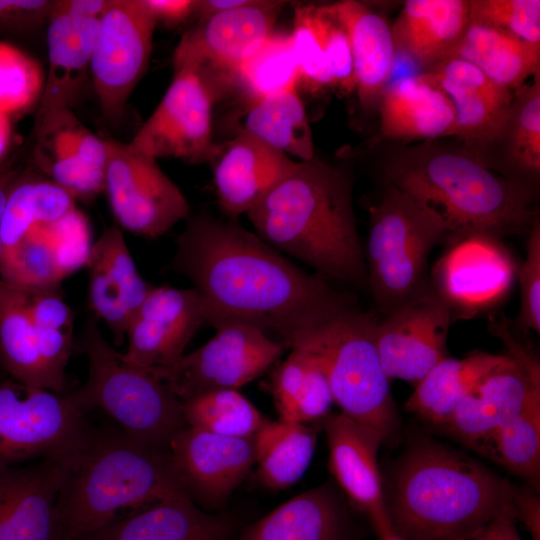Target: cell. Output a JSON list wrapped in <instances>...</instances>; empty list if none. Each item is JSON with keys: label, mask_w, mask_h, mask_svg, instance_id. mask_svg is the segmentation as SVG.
<instances>
[{"label": "cell", "mask_w": 540, "mask_h": 540, "mask_svg": "<svg viewBox=\"0 0 540 540\" xmlns=\"http://www.w3.org/2000/svg\"><path fill=\"white\" fill-rule=\"evenodd\" d=\"M512 504L467 540H523L517 530Z\"/></svg>", "instance_id": "52"}, {"label": "cell", "mask_w": 540, "mask_h": 540, "mask_svg": "<svg viewBox=\"0 0 540 540\" xmlns=\"http://www.w3.org/2000/svg\"><path fill=\"white\" fill-rule=\"evenodd\" d=\"M182 404L187 426L227 437H254L267 420L238 389L207 391Z\"/></svg>", "instance_id": "40"}, {"label": "cell", "mask_w": 540, "mask_h": 540, "mask_svg": "<svg viewBox=\"0 0 540 540\" xmlns=\"http://www.w3.org/2000/svg\"><path fill=\"white\" fill-rule=\"evenodd\" d=\"M514 491L470 456L426 439L401 457L385 507L406 540H467L512 504Z\"/></svg>", "instance_id": "4"}, {"label": "cell", "mask_w": 540, "mask_h": 540, "mask_svg": "<svg viewBox=\"0 0 540 540\" xmlns=\"http://www.w3.org/2000/svg\"><path fill=\"white\" fill-rule=\"evenodd\" d=\"M168 458L189 498L215 506L231 495L255 464L254 439L187 426L171 440Z\"/></svg>", "instance_id": "18"}, {"label": "cell", "mask_w": 540, "mask_h": 540, "mask_svg": "<svg viewBox=\"0 0 540 540\" xmlns=\"http://www.w3.org/2000/svg\"><path fill=\"white\" fill-rule=\"evenodd\" d=\"M463 59L499 85L515 91L539 74L540 45L469 22L451 58Z\"/></svg>", "instance_id": "33"}, {"label": "cell", "mask_w": 540, "mask_h": 540, "mask_svg": "<svg viewBox=\"0 0 540 540\" xmlns=\"http://www.w3.org/2000/svg\"><path fill=\"white\" fill-rule=\"evenodd\" d=\"M44 76L35 59L9 43L0 42V113L8 116L40 100Z\"/></svg>", "instance_id": "46"}, {"label": "cell", "mask_w": 540, "mask_h": 540, "mask_svg": "<svg viewBox=\"0 0 540 540\" xmlns=\"http://www.w3.org/2000/svg\"><path fill=\"white\" fill-rule=\"evenodd\" d=\"M513 511L516 520H520L528 529L532 540H540V503L539 498L530 491L515 488Z\"/></svg>", "instance_id": "53"}, {"label": "cell", "mask_w": 540, "mask_h": 540, "mask_svg": "<svg viewBox=\"0 0 540 540\" xmlns=\"http://www.w3.org/2000/svg\"><path fill=\"white\" fill-rule=\"evenodd\" d=\"M342 524L338 498L323 485L276 507L237 540H340Z\"/></svg>", "instance_id": "31"}, {"label": "cell", "mask_w": 540, "mask_h": 540, "mask_svg": "<svg viewBox=\"0 0 540 540\" xmlns=\"http://www.w3.org/2000/svg\"><path fill=\"white\" fill-rule=\"evenodd\" d=\"M209 161L219 205L229 218L247 214L296 162L241 130L216 146Z\"/></svg>", "instance_id": "25"}, {"label": "cell", "mask_w": 540, "mask_h": 540, "mask_svg": "<svg viewBox=\"0 0 540 540\" xmlns=\"http://www.w3.org/2000/svg\"><path fill=\"white\" fill-rule=\"evenodd\" d=\"M75 208V197L50 179L17 176L8 192L0 221L2 253L33 229L52 223Z\"/></svg>", "instance_id": "37"}, {"label": "cell", "mask_w": 540, "mask_h": 540, "mask_svg": "<svg viewBox=\"0 0 540 540\" xmlns=\"http://www.w3.org/2000/svg\"><path fill=\"white\" fill-rule=\"evenodd\" d=\"M284 5V1L249 0L241 7L200 18L174 51V70L194 72L218 98L275 32Z\"/></svg>", "instance_id": "10"}, {"label": "cell", "mask_w": 540, "mask_h": 540, "mask_svg": "<svg viewBox=\"0 0 540 540\" xmlns=\"http://www.w3.org/2000/svg\"><path fill=\"white\" fill-rule=\"evenodd\" d=\"M112 3L113 0H57L52 11L84 18H101Z\"/></svg>", "instance_id": "54"}, {"label": "cell", "mask_w": 540, "mask_h": 540, "mask_svg": "<svg viewBox=\"0 0 540 540\" xmlns=\"http://www.w3.org/2000/svg\"><path fill=\"white\" fill-rule=\"evenodd\" d=\"M324 418L329 468L338 485L353 504L368 514L376 531L390 524L377 462L382 438L341 412Z\"/></svg>", "instance_id": "22"}, {"label": "cell", "mask_w": 540, "mask_h": 540, "mask_svg": "<svg viewBox=\"0 0 540 540\" xmlns=\"http://www.w3.org/2000/svg\"><path fill=\"white\" fill-rule=\"evenodd\" d=\"M436 263L431 287L452 317H471L502 300L516 276L515 263L498 238L458 234Z\"/></svg>", "instance_id": "16"}, {"label": "cell", "mask_w": 540, "mask_h": 540, "mask_svg": "<svg viewBox=\"0 0 540 540\" xmlns=\"http://www.w3.org/2000/svg\"><path fill=\"white\" fill-rule=\"evenodd\" d=\"M77 348L86 355L88 377L69 393L82 411H104L130 436L168 451L173 437L187 427L182 401L149 369L127 362L103 337L98 318H90Z\"/></svg>", "instance_id": "6"}, {"label": "cell", "mask_w": 540, "mask_h": 540, "mask_svg": "<svg viewBox=\"0 0 540 540\" xmlns=\"http://www.w3.org/2000/svg\"><path fill=\"white\" fill-rule=\"evenodd\" d=\"M156 25L143 0H113L101 17L89 70L106 120L123 117L148 67Z\"/></svg>", "instance_id": "14"}, {"label": "cell", "mask_w": 540, "mask_h": 540, "mask_svg": "<svg viewBox=\"0 0 540 540\" xmlns=\"http://www.w3.org/2000/svg\"><path fill=\"white\" fill-rule=\"evenodd\" d=\"M144 5L156 22L175 25L186 20L196 12L198 1L195 0H143Z\"/></svg>", "instance_id": "51"}, {"label": "cell", "mask_w": 540, "mask_h": 540, "mask_svg": "<svg viewBox=\"0 0 540 540\" xmlns=\"http://www.w3.org/2000/svg\"><path fill=\"white\" fill-rule=\"evenodd\" d=\"M202 324V307L193 288L153 286L127 328L123 356L145 369L171 365L185 354Z\"/></svg>", "instance_id": "20"}, {"label": "cell", "mask_w": 540, "mask_h": 540, "mask_svg": "<svg viewBox=\"0 0 540 540\" xmlns=\"http://www.w3.org/2000/svg\"><path fill=\"white\" fill-rule=\"evenodd\" d=\"M484 455L538 489L540 467V397L502 425Z\"/></svg>", "instance_id": "41"}, {"label": "cell", "mask_w": 540, "mask_h": 540, "mask_svg": "<svg viewBox=\"0 0 540 540\" xmlns=\"http://www.w3.org/2000/svg\"><path fill=\"white\" fill-rule=\"evenodd\" d=\"M61 459L0 470V540H61Z\"/></svg>", "instance_id": "21"}, {"label": "cell", "mask_w": 540, "mask_h": 540, "mask_svg": "<svg viewBox=\"0 0 540 540\" xmlns=\"http://www.w3.org/2000/svg\"><path fill=\"white\" fill-rule=\"evenodd\" d=\"M376 325L370 314L351 307L294 349L316 361L341 413L370 427L385 442L398 417L376 345Z\"/></svg>", "instance_id": "7"}, {"label": "cell", "mask_w": 540, "mask_h": 540, "mask_svg": "<svg viewBox=\"0 0 540 540\" xmlns=\"http://www.w3.org/2000/svg\"><path fill=\"white\" fill-rule=\"evenodd\" d=\"M55 1L0 0V32L22 33L48 22Z\"/></svg>", "instance_id": "50"}, {"label": "cell", "mask_w": 540, "mask_h": 540, "mask_svg": "<svg viewBox=\"0 0 540 540\" xmlns=\"http://www.w3.org/2000/svg\"><path fill=\"white\" fill-rule=\"evenodd\" d=\"M216 99L194 72L174 70L161 101L129 143L156 160L173 157L191 163L209 161L216 147L212 135Z\"/></svg>", "instance_id": "15"}, {"label": "cell", "mask_w": 540, "mask_h": 540, "mask_svg": "<svg viewBox=\"0 0 540 540\" xmlns=\"http://www.w3.org/2000/svg\"><path fill=\"white\" fill-rule=\"evenodd\" d=\"M333 5L348 35L359 102L367 110L378 107L395 62L391 26L361 2L345 0Z\"/></svg>", "instance_id": "29"}, {"label": "cell", "mask_w": 540, "mask_h": 540, "mask_svg": "<svg viewBox=\"0 0 540 540\" xmlns=\"http://www.w3.org/2000/svg\"><path fill=\"white\" fill-rule=\"evenodd\" d=\"M104 140L107 152L104 190L122 228L156 238L188 218L185 196L155 158L130 143Z\"/></svg>", "instance_id": "11"}, {"label": "cell", "mask_w": 540, "mask_h": 540, "mask_svg": "<svg viewBox=\"0 0 540 540\" xmlns=\"http://www.w3.org/2000/svg\"><path fill=\"white\" fill-rule=\"evenodd\" d=\"M285 346L260 330L229 325L177 362L149 370L183 402L217 389H238L270 368Z\"/></svg>", "instance_id": "12"}, {"label": "cell", "mask_w": 540, "mask_h": 540, "mask_svg": "<svg viewBox=\"0 0 540 540\" xmlns=\"http://www.w3.org/2000/svg\"><path fill=\"white\" fill-rule=\"evenodd\" d=\"M389 185L436 210L454 234L493 237L527 228V191L477 157L431 143L403 149L386 165Z\"/></svg>", "instance_id": "5"}, {"label": "cell", "mask_w": 540, "mask_h": 540, "mask_svg": "<svg viewBox=\"0 0 540 540\" xmlns=\"http://www.w3.org/2000/svg\"><path fill=\"white\" fill-rule=\"evenodd\" d=\"M520 285L519 324L540 332V227L538 222L531 226L527 242L526 257L518 270Z\"/></svg>", "instance_id": "49"}, {"label": "cell", "mask_w": 540, "mask_h": 540, "mask_svg": "<svg viewBox=\"0 0 540 540\" xmlns=\"http://www.w3.org/2000/svg\"><path fill=\"white\" fill-rule=\"evenodd\" d=\"M230 520L189 499L162 501L121 517L87 540H227Z\"/></svg>", "instance_id": "30"}, {"label": "cell", "mask_w": 540, "mask_h": 540, "mask_svg": "<svg viewBox=\"0 0 540 540\" xmlns=\"http://www.w3.org/2000/svg\"><path fill=\"white\" fill-rule=\"evenodd\" d=\"M240 130L299 161L315 157L311 127L297 89L250 102Z\"/></svg>", "instance_id": "35"}, {"label": "cell", "mask_w": 540, "mask_h": 540, "mask_svg": "<svg viewBox=\"0 0 540 540\" xmlns=\"http://www.w3.org/2000/svg\"><path fill=\"white\" fill-rule=\"evenodd\" d=\"M0 361L13 380L57 393L39 351L28 294L1 279Z\"/></svg>", "instance_id": "34"}, {"label": "cell", "mask_w": 540, "mask_h": 540, "mask_svg": "<svg viewBox=\"0 0 540 540\" xmlns=\"http://www.w3.org/2000/svg\"><path fill=\"white\" fill-rule=\"evenodd\" d=\"M246 215L261 239L322 279L367 283L350 181L316 157L296 161Z\"/></svg>", "instance_id": "3"}, {"label": "cell", "mask_w": 540, "mask_h": 540, "mask_svg": "<svg viewBox=\"0 0 540 540\" xmlns=\"http://www.w3.org/2000/svg\"><path fill=\"white\" fill-rule=\"evenodd\" d=\"M235 82L240 84L250 100L249 103L297 89L300 72L290 33L275 31L239 69Z\"/></svg>", "instance_id": "42"}, {"label": "cell", "mask_w": 540, "mask_h": 540, "mask_svg": "<svg viewBox=\"0 0 540 540\" xmlns=\"http://www.w3.org/2000/svg\"><path fill=\"white\" fill-rule=\"evenodd\" d=\"M100 19L51 12L47 22L48 69L35 124L74 105L90 68Z\"/></svg>", "instance_id": "26"}, {"label": "cell", "mask_w": 540, "mask_h": 540, "mask_svg": "<svg viewBox=\"0 0 540 540\" xmlns=\"http://www.w3.org/2000/svg\"><path fill=\"white\" fill-rule=\"evenodd\" d=\"M492 327L508 354L442 425L448 435L482 454L502 425L540 397L536 359L512 337L507 324Z\"/></svg>", "instance_id": "13"}, {"label": "cell", "mask_w": 540, "mask_h": 540, "mask_svg": "<svg viewBox=\"0 0 540 540\" xmlns=\"http://www.w3.org/2000/svg\"><path fill=\"white\" fill-rule=\"evenodd\" d=\"M257 477L267 488L280 490L295 484L313 458L316 437L304 423L269 421L253 437Z\"/></svg>", "instance_id": "36"}, {"label": "cell", "mask_w": 540, "mask_h": 540, "mask_svg": "<svg viewBox=\"0 0 540 540\" xmlns=\"http://www.w3.org/2000/svg\"><path fill=\"white\" fill-rule=\"evenodd\" d=\"M63 276L53 246L39 226L0 258V279L23 291L59 288Z\"/></svg>", "instance_id": "43"}, {"label": "cell", "mask_w": 540, "mask_h": 540, "mask_svg": "<svg viewBox=\"0 0 540 540\" xmlns=\"http://www.w3.org/2000/svg\"><path fill=\"white\" fill-rule=\"evenodd\" d=\"M17 174L10 168L0 165V221L2 218L6 198L10 187L17 178ZM2 254V244L0 239V258Z\"/></svg>", "instance_id": "55"}, {"label": "cell", "mask_w": 540, "mask_h": 540, "mask_svg": "<svg viewBox=\"0 0 540 540\" xmlns=\"http://www.w3.org/2000/svg\"><path fill=\"white\" fill-rule=\"evenodd\" d=\"M64 277L88 263L93 243L85 215L76 207L58 220L41 225Z\"/></svg>", "instance_id": "48"}, {"label": "cell", "mask_w": 540, "mask_h": 540, "mask_svg": "<svg viewBox=\"0 0 540 540\" xmlns=\"http://www.w3.org/2000/svg\"><path fill=\"white\" fill-rule=\"evenodd\" d=\"M378 109L380 131L387 139L430 141L457 135L451 100L422 74L387 85Z\"/></svg>", "instance_id": "27"}, {"label": "cell", "mask_w": 540, "mask_h": 540, "mask_svg": "<svg viewBox=\"0 0 540 540\" xmlns=\"http://www.w3.org/2000/svg\"><path fill=\"white\" fill-rule=\"evenodd\" d=\"M272 394L280 419L304 423L326 417L334 403L329 382L306 352L292 349L273 372Z\"/></svg>", "instance_id": "38"}, {"label": "cell", "mask_w": 540, "mask_h": 540, "mask_svg": "<svg viewBox=\"0 0 540 540\" xmlns=\"http://www.w3.org/2000/svg\"><path fill=\"white\" fill-rule=\"evenodd\" d=\"M326 5H299L290 33L300 82L311 90L331 87L327 58Z\"/></svg>", "instance_id": "44"}, {"label": "cell", "mask_w": 540, "mask_h": 540, "mask_svg": "<svg viewBox=\"0 0 540 540\" xmlns=\"http://www.w3.org/2000/svg\"><path fill=\"white\" fill-rule=\"evenodd\" d=\"M185 498L189 496L171 468L168 451L117 426L90 424L77 446L61 458L60 538L87 540L121 517Z\"/></svg>", "instance_id": "2"}, {"label": "cell", "mask_w": 540, "mask_h": 540, "mask_svg": "<svg viewBox=\"0 0 540 540\" xmlns=\"http://www.w3.org/2000/svg\"><path fill=\"white\" fill-rule=\"evenodd\" d=\"M422 75L451 100L456 114V136L471 142H491L504 137L514 91L456 57Z\"/></svg>", "instance_id": "24"}, {"label": "cell", "mask_w": 540, "mask_h": 540, "mask_svg": "<svg viewBox=\"0 0 540 540\" xmlns=\"http://www.w3.org/2000/svg\"><path fill=\"white\" fill-rule=\"evenodd\" d=\"M452 314L430 284L377 321L376 345L389 379L416 384L447 357Z\"/></svg>", "instance_id": "17"}, {"label": "cell", "mask_w": 540, "mask_h": 540, "mask_svg": "<svg viewBox=\"0 0 540 540\" xmlns=\"http://www.w3.org/2000/svg\"><path fill=\"white\" fill-rule=\"evenodd\" d=\"M469 22L540 45L539 0H472L469 1Z\"/></svg>", "instance_id": "47"}, {"label": "cell", "mask_w": 540, "mask_h": 540, "mask_svg": "<svg viewBox=\"0 0 540 540\" xmlns=\"http://www.w3.org/2000/svg\"><path fill=\"white\" fill-rule=\"evenodd\" d=\"M10 134L11 128L8 117L0 113V160L8 147Z\"/></svg>", "instance_id": "56"}, {"label": "cell", "mask_w": 540, "mask_h": 540, "mask_svg": "<svg viewBox=\"0 0 540 540\" xmlns=\"http://www.w3.org/2000/svg\"><path fill=\"white\" fill-rule=\"evenodd\" d=\"M468 23L469 1L408 0L391 30L396 50L428 71L452 57Z\"/></svg>", "instance_id": "28"}, {"label": "cell", "mask_w": 540, "mask_h": 540, "mask_svg": "<svg viewBox=\"0 0 540 540\" xmlns=\"http://www.w3.org/2000/svg\"><path fill=\"white\" fill-rule=\"evenodd\" d=\"M448 232L436 210L388 184L370 210L364 252L367 283L384 316L428 285L430 251Z\"/></svg>", "instance_id": "8"}, {"label": "cell", "mask_w": 540, "mask_h": 540, "mask_svg": "<svg viewBox=\"0 0 540 540\" xmlns=\"http://www.w3.org/2000/svg\"><path fill=\"white\" fill-rule=\"evenodd\" d=\"M27 294L42 360L57 393L62 394L66 384L65 367L74 344L72 311L58 288Z\"/></svg>", "instance_id": "39"}, {"label": "cell", "mask_w": 540, "mask_h": 540, "mask_svg": "<svg viewBox=\"0 0 540 540\" xmlns=\"http://www.w3.org/2000/svg\"><path fill=\"white\" fill-rule=\"evenodd\" d=\"M90 423L68 394L16 380L0 382V470L32 460L61 459Z\"/></svg>", "instance_id": "9"}, {"label": "cell", "mask_w": 540, "mask_h": 540, "mask_svg": "<svg viewBox=\"0 0 540 540\" xmlns=\"http://www.w3.org/2000/svg\"><path fill=\"white\" fill-rule=\"evenodd\" d=\"M87 267L89 305L120 345L153 286L138 273L122 232L115 226L105 227L93 243Z\"/></svg>", "instance_id": "23"}, {"label": "cell", "mask_w": 540, "mask_h": 540, "mask_svg": "<svg viewBox=\"0 0 540 540\" xmlns=\"http://www.w3.org/2000/svg\"><path fill=\"white\" fill-rule=\"evenodd\" d=\"M33 161L48 179L76 198H91L104 190L105 140L96 136L72 112L60 109L34 124Z\"/></svg>", "instance_id": "19"}, {"label": "cell", "mask_w": 540, "mask_h": 540, "mask_svg": "<svg viewBox=\"0 0 540 540\" xmlns=\"http://www.w3.org/2000/svg\"><path fill=\"white\" fill-rule=\"evenodd\" d=\"M504 357L486 352L471 353L461 359L447 356L415 384L406 409L442 426Z\"/></svg>", "instance_id": "32"}, {"label": "cell", "mask_w": 540, "mask_h": 540, "mask_svg": "<svg viewBox=\"0 0 540 540\" xmlns=\"http://www.w3.org/2000/svg\"><path fill=\"white\" fill-rule=\"evenodd\" d=\"M504 137L508 155L521 170L540 171V78L514 91L511 111Z\"/></svg>", "instance_id": "45"}, {"label": "cell", "mask_w": 540, "mask_h": 540, "mask_svg": "<svg viewBox=\"0 0 540 540\" xmlns=\"http://www.w3.org/2000/svg\"><path fill=\"white\" fill-rule=\"evenodd\" d=\"M176 245L172 268L190 280L215 329L250 326L293 349L352 307L326 280L234 221L194 215Z\"/></svg>", "instance_id": "1"}, {"label": "cell", "mask_w": 540, "mask_h": 540, "mask_svg": "<svg viewBox=\"0 0 540 540\" xmlns=\"http://www.w3.org/2000/svg\"><path fill=\"white\" fill-rule=\"evenodd\" d=\"M376 532L380 540H406L393 529L391 524L382 527Z\"/></svg>", "instance_id": "57"}]
</instances>
